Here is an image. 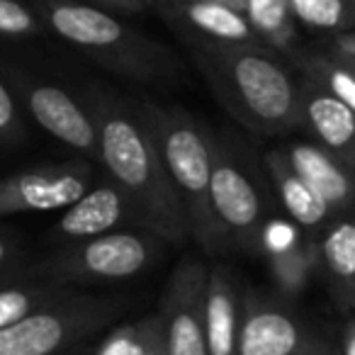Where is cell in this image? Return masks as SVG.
Wrapping results in <instances>:
<instances>
[{"label": "cell", "instance_id": "1", "mask_svg": "<svg viewBox=\"0 0 355 355\" xmlns=\"http://www.w3.org/2000/svg\"><path fill=\"white\" fill-rule=\"evenodd\" d=\"M83 105L98 124L100 163L132 202L139 227L161 234L175 246L193 239L185 207L163 166L151 127L137 105L122 103L95 85L85 90Z\"/></svg>", "mask_w": 355, "mask_h": 355}, {"label": "cell", "instance_id": "2", "mask_svg": "<svg viewBox=\"0 0 355 355\" xmlns=\"http://www.w3.org/2000/svg\"><path fill=\"white\" fill-rule=\"evenodd\" d=\"M217 100L246 129L266 137L302 127L300 78L270 46H239L185 35Z\"/></svg>", "mask_w": 355, "mask_h": 355}, {"label": "cell", "instance_id": "3", "mask_svg": "<svg viewBox=\"0 0 355 355\" xmlns=\"http://www.w3.org/2000/svg\"><path fill=\"white\" fill-rule=\"evenodd\" d=\"M35 10L54 35L117 78L161 85L175 83L180 73V64L168 46L105 8L83 0H37Z\"/></svg>", "mask_w": 355, "mask_h": 355}, {"label": "cell", "instance_id": "4", "mask_svg": "<svg viewBox=\"0 0 355 355\" xmlns=\"http://www.w3.org/2000/svg\"><path fill=\"white\" fill-rule=\"evenodd\" d=\"M137 107L151 127L163 166L188 214L195 243L209 256L224 253L232 243L212 205L214 137L180 107L158 103H139Z\"/></svg>", "mask_w": 355, "mask_h": 355}, {"label": "cell", "instance_id": "5", "mask_svg": "<svg viewBox=\"0 0 355 355\" xmlns=\"http://www.w3.org/2000/svg\"><path fill=\"white\" fill-rule=\"evenodd\" d=\"M166 243L151 229H117L105 236L61 246L44 261L25 266L20 280H49L73 287L83 282L132 280L161 258Z\"/></svg>", "mask_w": 355, "mask_h": 355}, {"label": "cell", "instance_id": "6", "mask_svg": "<svg viewBox=\"0 0 355 355\" xmlns=\"http://www.w3.org/2000/svg\"><path fill=\"white\" fill-rule=\"evenodd\" d=\"M124 311V302L76 292L20 324L0 329V355H66L85 338L107 329Z\"/></svg>", "mask_w": 355, "mask_h": 355}, {"label": "cell", "instance_id": "7", "mask_svg": "<svg viewBox=\"0 0 355 355\" xmlns=\"http://www.w3.org/2000/svg\"><path fill=\"white\" fill-rule=\"evenodd\" d=\"M212 205L229 243L241 248L251 258L263 256L266 200L241 158L222 139H214Z\"/></svg>", "mask_w": 355, "mask_h": 355}, {"label": "cell", "instance_id": "8", "mask_svg": "<svg viewBox=\"0 0 355 355\" xmlns=\"http://www.w3.org/2000/svg\"><path fill=\"white\" fill-rule=\"evenodd\" d=\"M3 76L12 80L30 117L61 144L76 148L85 158L100 163V132L85 105L73 100L64 88L37 83L35 78L12 64L3 66Z\"/></svg>", "mask_w": 355, "mask_h": 355}, {"label": "cell", "instance_id": "9", "mask_svg": "<svg viewBox=\"0 0 355 355\" xmlns=\"http://www.w3.org/2000/svg\"><path fill=\"white\" fill-rule=\"evenodd\" d=\"M95 171L88 161L35 166L8 175L0 185V214L66 209L93 188Z\"/></svg>", "mask_w": 355, "mask_h": 355}, {"label": "cell", "instance_id": "10", "mask_svg": "<svg viewBox=\"0 0 355 355\" xmlns=\"http://www.w3.org/2000/svg\"><path fill=\"white\" fill-rule=\"evenodd\" d=\"M209 270L200 261H183L168 277L161 311L166 324L168 355H209L205 300Z\"/></svg>", "mask_w": 355, "mask_h": 355}, {"label": "cell", "instance_id": "11", "mask_svg": "<svg viewBox=\"0 0 355 355\" xmlns=\"http://www.w3.org/2000/svg\"><path fill=\"white\" fill-rule=\"evenodd\" d=\"M324 343L282 302L246 292L239 355H309Z\"/></svg>", "mask_w": 355, "mask_h": 355}, {"label": "cell", "instance_id": "12", "mask_svg": "<svg viewBox=\"0 0 355 355\" xmlns=\"http://www.w3.org/2000/svg\"><path fill=\"white\" fill-rule=\"evenodd\" d=\"M263 256L275 287L285 297H300L319 268V236L304 232L290 217H270L263 232Z\"/></svg>", "mask_w": 355, "mask_h": 355}, {"label": "cell", "instance_id": "13", "mask_svg": "<svg viewBox=\"0 0 355 355\" xmlns=\"http://www.w3.org/2000/svg\"><path fill=\"white\" fill-rule=\"evenodd\" d=\"M127 222H137V212L127 195L110 180V183L93 185L83 200L66 207L64 214L49 229L46 239L56 246H71V243L117 232Z\"/></svg>", "mask_w": 355, "mask_h": 355}, {"label": "cell", "instance_id": "14", "mask_svg": "<svg viewBox=\"0 0 355 355\" xmlns=\"http://www.w3.org/2000/svg\"><path fill=\"white\" fill-rule=\"evenodd\" d=\"M300 105L302 127L355 171V110L304 76H300Z\"/></svg>", "mask_w": 355, "mask_h": 355}, {"label": "cell", "instance_id": "15", "mask_svg": "<svg viewBox=\"0 0 355 355\" xmlns=\"http://www.w3.org/2000/svg\"><path fill=\"white\" fill-rule=\"evenodd\" d=\"M156 10L173 25L193 30L200 40L239 46H268L248 22L246 12L227 3L178 0L173 6H156Z\"/></svg>", "mask_w": 355, "mask_h": 355}, {"label": "cell", "instance_id": "16", "mask_svg": "<svg viewBox=\"0 0 355 355\" xmlns=\"http://www.w3.org/2000/svg\"><path fill=\"white\" fill-rule=\"evenodd\" d=\"M290 166L331 205L336 214L355 209V171L316 141H295L282 148Z\"/></svg>", "mask_w": 355, "mask_h": 355}, {"label": "cell", "instance_id": "17", "mask_svg": "<svg viewBox=\"0 0 355 355\" xmlns=\"http://www.w3.org/2000/svg\"><path fill=\"white\" fill-rule=\"evenodd\" d=\"M243 297L239 280L227 266L209 268L205 324L209 355H239V336L243 321Z\"/></svg>", "mask_w": 355, "mask_h": 355}, {"label": "cell", "instance_id": "18", "mask_svg": "<svg viewBox=\"0 0 355 355\" xmlns=\"http://www.w3.org/2000/svg\"><path fill=\"white\" fill-rule=\"evenodd\" d=\"M263 163H266L268 175L275 183L287 217L300 224L304 232L319 236L326 229V224L336 217L331 205L290 166V161H287L282 151H268L263 156Z\"/></svg>", "mask_w": 355, "mask_h": 355}, {"label": "cell", "instance_id": "19", "mask_svg": "<svg viewBox=\"0 0 355 355\" xmlns=\"http://www.w3.org/2000/svg\"><path fill=\"white\" fill-rule=\"evenodd\" d=\"M319 270L336 300L355 309V209L336 214L319 234Z\"/></svg>", "mask_w": 355, "mask_h": 355}, {"label": "cell", "instance_id": "20", "mask_svg": "<svg viewBox=\"0 0 355 355\" xmlns=\"http://www.w3.org/2000/svg\"><path fill=\"white\" fill-rule=\"evenodd\" d=\"M76 292L78 290L73 285H59L49 280H17L15 285L6 282V287L0 290V329L20 324L27 316L73 297Z\"/></svg>", "mask_w": 355, "mask_h": 355}, {"label": "cell", "instance_id": "21", "mask_svg": "<svg viewBox=\"0 0 355 355\" xmlns=\"http://www.w3.org/2000/svg\"><path fill=\"white\" fill-rule=\"evenodd\" d=\"M93 355H168L161 311L112 329L98 343Z\"/></svg>", "mask_w": 355, "mask_h": 355}, {"label": "cell", "instance_id": "22", "mask_svg": "<svg viewBox=\"0 0 355 355\" xmlns=\"http://www.w3.org/2000/svg\"><path fill=\"white\" fill-rule=\"evenodd\" d=\"M292 66L300 71V76L314 80L355 110V71L345 59L336 54H297L292 56Z\"/></svg>", "mask_w": 355, "mask_h": 355}, {"label": "cell", "instance_id": "23", "mask_svg": "<svg viewBox=\"0 0 355 355\" xmlns=\"http://www.w3.org/2000/svg\"><path fill=\"white\" fill-rule=\"evenodd\" d=\"M246 17L270 49L290 51L297 37L290 0H246Z\"/></svg>", "mask_w": 355, "mask_h": 355}, {"label": "cell", "instance_id": "24", "mask_svg": "<svg viewBox=\"0 0 355 355\" xmlns=\"http://www.w3.org/2000/svg\"><path fill=\"white\" fill-rule=\"evenodd\" d=\"M297 22L316 32L343 35L355 30V0H290Z\"/></svg>", "mask_w": 355, "mask_h": 355}, {"label": "cell", "instance_id": "25", "mask_svg": "<svg viewBox=\"0 0 355 355\" xmlns=\"http://www.w3.org/2000/svg\"><path fill=\"white\" fill-rule=\"evenodd\" d=\"M22 100L10 78H0V139L10 148L25 141V122H22Z\"/></svg>", "mask_w": 355, "mask_h": 355}, {"label": "cell", "instance_id": "26", "mask_svg": "<svg viewBox=\"0 0 355 355\" xmlns=\"http://www.w3.org/2000/svg\"><path fill=\"white\" fill-rule=\"evenodd\" d=\"M42 30L40 17L22 0H0V32L6 37H32Z\"/></svg>", "mask_w": 355, "mask_h": 355}, {"label": "cell", "instance_id": "27", "mask_svg": "<svg viewBox=\"0 0 355 355\" xmlns=\"http://www.w3.org/2000/svg\"><path fill=\"white\" fill-rule=\"evenodd\" d=\"M90 3L110 12H127V15L141 12L146 8V0H90Z\"/></svg>", "mask_w": 355, "mask_h": 355}, {"label": "cell", "instance_id": "28", "mask_svg": "<svg viewBox=\"0 0 355 355\" xmlns=\"http://www.w3.org/2000/svg\"><path fill=\"white\" fill-rule=\"evenodd\" d=\"M331 54L355 59V30L343 32V35H336L334 40H331Z\"/></svg>", "mask_w": 355, "mask_h": 355}, {"label": "cell", "instance_id": "29", "mask_svg": "<svg viewBox=\"0 0 355 355\" xmlns=\"http://www.w3.org/2000/svg\"><path fill=\"white\" fill-rule=\"evenodd\" d=\"M340 355H355V319H350L343 329V348Z\"/></svg>", "mask_w": 355, "mask_h": 355}, {"label": "cell", "instance_id": "30", "mask_svg": "<svg viewBox=\"0 0 355 355\" xmlns=\"http://www.w3.org/2000/svg\"><path fill=\"white\" fill-rule=\"evenodd\" d=\"M195 3H227L232 8H239V10H246V0H195Z\"/></svg>", "mask_w": 355, "mask_h": 355}, {"label": "cell", "instance_id": "31", "mask_svg": "<svg viewBox=\"0 0 355 355\" xmlns=\"http://www.w3.org/2000/svg\"><path fill=\"white\" fill-rule=\"evenodd\" d=\"M309 355H340V353H338V350L334 348V345L329 343V340H326L324 345H319V348H316V350H311Z\"/></svg>", "mask_w": 355, "mask_h": 355}, {"label": "cell", "instance_id": "32", "mask_svg": "<svg viewBox=\"0 0 355 355\" xmlns=\"http://www.w3.org/2000/svg\"><path fill=\"white\" fill-rule=\"evenodd\" d=\"M156 6H173V3H178V0H153Z\"/></svg>", "mask_w": 355, "mask_h": 355}, {"label": "cell", "instance_id": "33", "mask_svg": "<svg viewBox=\"0 0 355 355\" xmlns=\"http://www.w3.org/2000/svg\"><path fill=\"white\" fill-rule=\"evenodd\" d=\"M336 56H338V54H336ZM340 59H345V61H348V66L355 71V59H348V56H340Z\"/></svg>", "mask_w": 355, "mask_h": 355}, {"label": "cell", "instance_id": "34", "mask_svg": "<svg viewBox=\"0 0 355 355\" xmlns=\"http://www.w3.org/2000/svg\"><path fill=\"white\" fill-rule=\"evenodd\" d=\"M78 355H93V350H85V348H80V350H78Z\"/></svg>", "mask_w": 355, "mask_h": 355}]
</instances>
